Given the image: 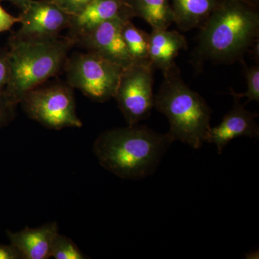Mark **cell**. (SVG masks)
<instances>
[{
  "instance_id": "6da1fadb",
  "label": "cell",
  "mask_w": 259,
  "mask_h": 259,
  "mask_svg": "<svg viewBox=\"0 0 259 259\" xmlns=\"http://www.w3.org/2000/svg\"><path fill=\"white\" fill-rule=\"evenodd\" d=\"M171 143L167 134L136 124L102 133L94 143L93 153L107 171L137 180L152 175Z\"/></svg>"
},
{
  "instance_id": "7a4b0ae2",
  "label": "cell",
  "mask_w": 259,
  "mask_h": 259,
  "mask_svg": "<svg viewBox=\"0 0 259 259\" xmlns=\"http://www.w3.org/2000/svg\"><path fill=\"white\" fill-rule=\"evenodd\" d=\"M199 30L197 62L231 64L241 60L258 41V7L246 0H221Z\"/></svg>"
},
{
  "instance_id": "3957f363",
  "label": "cell",
  "mask_w": 259,
  "mask_h": 259,
  "mask_svg": "<svg viewBox=\"0 0 259 259\" xmlns=\"http://www.w3.org/2000/svg\"><path fill=\"white\" fill-rule=\"evenodd\" d=\"M9 82L3 97L13 106L34 89L64 69L74 44L67 37L40 40H9Z\"/></svg>"
},
{
  "instance_id": "277c9868",
  "label": "cell",
  "mask_w": 259,
  "mask_h": 259,
  "mask_svg": "<svg viewBox=\"0 0 259 259\" xmlns=\"http://www.w3.org/2000/svg\"><path fill=\"white\" fill-rule=\"evenodd\" d=\"M163 74L154 107L168 118L167 135L172 142L180 141L198 149L207 141L212 110L203 97L186 84L177 64Z\"/></svg>"
},
{
  "instance_id": "5b68a950",
  "label": "cell",
  "mask_w": 259,
  "mask_h": 259,
  "mask_svg": "<svg viewBox=\"0 0 259 259\" xmlns=\"http://www.w3.org/2000/svg\"><path fill=\"white\" fill-rule=\"evenodd\" d=\"M122 69L120 65L93 51L68 58L64 66L68 84L97 102L114 98Z\"/></svg>"
},
{
  "instance_id": "8992f818",
  "label": "cell",
  "mask_w": 259,
  "mask_h": 259,
  "mask_svg": "<svg viewBox=\"0 0 259 259\" xmlns=\"http://www.w3.org/2000/svg\"><path fill=\"white\" fill-rule=\"evenodd\" d=\"M20 103L30 118L47 128L82 127L76 114L73 88L69 84H42L27 94Z\"/></svg>"
},
{
  "instance_id": "52a82bcc",
  "label": "cell",
  "mask_w": 259,
  "mask_h": 259,
  "mask_svg": "<svg viewBox=\"0 0 259 259\" xmlns=\"http://www.w3.org/2000/svg\"><path fill=\"white\" fill-rule=\"evenodd\" d=\"M153 71L150 63H133L122 69L115 97L128 125L146 120L154 107Z\"/></svg>"
},
{
  "instance_id": "ba28073f",
  "label": "cell",
  "mask_w": 259,
  "mask_h": 259,
  "mask_svg": "<svg viewBox=\"0 0 259 259\" xmlns=\"http://www.w3.org/2000/svg\"><path fill=\"white\" fill-rule=\"evenodd\" d=\"M18 18L21 26L10 39L40 40L58 37L61 30L69 28L71 15L55 0H30Z\"/></svg>"
},
{
  "instance_id": "9c48e42d",
  "label": "cell",
  "mask_w": 259,
  "mask_h": 259,
  "mask_svg": "<svg viewBox=\"0 0 259 259\" xmlns=\"http://www.w3.org/2000/svg\"><path fill=\"white\" fill-rule=\"evenodd\" d=\"M127 20L131 18L120 16L107 20L88 32L76 44L100 54L124 69L134 63L122 37V26Z\"/></svg>"
},
{
  "instance_id": "30bf717a",
  "label": "cell",
  "mask_w": 259,
  "mask_h": 259,
  "mask_svg": "<svg viewBox=\"0 0 259 259\" xmlns=\"http://www.w3.org/2000/svg\"><path fill=\"white\" fill-rule=\"evenodd\" d=\"M233 97L234 105L231 111L224 116L220 125L210 127L207 134L206 142L215 145L219 154L222 153L227 144L236 138L258 139L259 128L255 120L258 114L245 110L240 98Z\"/></svg>"
},
{
  "instance_id": "8fae6325",
  "label": "cell",
  "mask_w": 259,
  "mask_h": 259,
  "mask_svg": "<svg viewBox=\"0 0 259 259\" xmlns=\"http://www.w3.org/2000/svg\"><path fill=\"white\" fill-rule=\"evenodd\" d=\"M120 16L134 18L126 0H95L78 14L71 16L67 37L75 45L98 25Z\"/></svg>"
},
{
  "instance_id": "7c38bea8",
  "label": "cell",
  "mask_w": 259,
  "mask_h": 259,
  "mask_svg": "<svg viewBox=\"0 0 259 259\" xmlns=\"http://www.w3.org/2000/svg\"><path fill=\"white\" fill-rule=\"evenodd\" d=\"M59 233L57 223H46L38 228L28 227L21 231H7L10 243L23 255V259L51 258V248Z\"/></svg>"
},
{
  "instance_id": "4fadbf2b",
  "label": "cell",
  "mask_w": 259,
  "mask_h": 259,
  "mask_svg": "<svg viewBox=\"0 0 259 259\" xmlns=\"http://www.w3.org/2000/svg\"><path fill=\"white\" fill-rule=\"evenodd\" d=\"M188 47L185 37L176 30L152 29L149 34V61L153 69H161L163 74L176 65L175 59L181 51Z\"/></svg>"
},
{
  "instance_id": "5bb4252c",
  "label": "cell",
  "mask_w": 259,
  "mask_h": 259,
  "mask_svg": "<svg viewBox=\"0 0 259 259\" xmlns=\"http://www.w3.org/2000/svg\"><path fill=\"white\" fill-rule=\"evenodd\" d=\"M221 0H170L174 23L183 31L200 29L205 24Z\"/></svg>"
},
{
  "instance_id": "9a60e30c",
  "label": "cell",
  "mask_w": 259,
  "mask_h": 259,
  "mask_svg": "<svg viewBox=\"0 0 259 259\" xmlns=\"http://www.w3.org/2000/svg\"><path fill=\"white\" fill-rule=\"evenodd\" d=\"M133 18L144 19L152 29H166L174 23L170 0H126Z\"/></svg>"
},
{
  "instance_id": "2e32d148",
  "label": "cell",
  "mask_w": 259,
  "mask_h": 259,
  "mask_svg": "<svg viewBox=\"0 0 259 259\" xmlns=\"http://www.w3.org/2000/svg\"><path fill=\"white\" fill-rule=\"evenodd\" d=\"M122 33L125 47L133 61L134 63H150L148 56L149 34L135 26L131 20H126L123 24Z\"/></svg>"
},
{
  "instance_id": "e0dca14e",
  "label": "cell",
  "mask_w": 259,
  "mask_h": 259,
  "mask_svg": "<svg viewBox=\"0 0 259 259\" xmlns=\"http://www.w3.org/2000/svg\"><path fill=\"white\" fill-rule=\"evenodd\" d=\"M51 257L55 259L88 258L71 238L58 233L51 248Z\"/></svg>"
},
{
  "instance_id": "ac0fdd59",
  "label": "cell",
  "mask_w": 259,
  "mask_h": 259,
  "mask_svg": "<svg viewBox=\"0 0 259 259\" xmlns=\"http://www.w3.org/2000/svg\"><path fill=\"white\" fill-rule=\"evenodd\" d=\"M245 67V66H244ZM244 75L247 81V91L245 93H236L234 90H231V95L236 96L238 98L247 97L248 101L246 103L251 101L259 102V66H245L244 68Z\"/></svg>"
},
{
  "instance_id": "d6986e66",
  "label": "cell",
  "mask_w": 259,
  "mask_h": 259,
  "mask_svg": "<svg viewBox=\"0 0 259 259\" xmlns=\"http://www.w3.org/2000/svg\"><path fill=\"white\" fill-rule=\"evenodd\" d=\"M10 79L8 50L0 47V96L3 95Z\"/></svg>"
},
{
  "instance_id": "ffe728a7",
  "label": "cell",
  "mask_w": 259,
  "mask_h": 259,
  "mask_svg": "<svg viewBox=\"0 0 259 259\" xmlns=\"http://www.w3.org/2000/svg\"><path fill=\"white\" fill-rule=\"evenodd\" d=\"M95 0H55L60 8L71 16L78 14Z\"/></svg>"
},
{
  "instance_id": "44dd1931",
  "label": "cell",
  "mask_w": 259,
  "mask_h": 259,
  "mask_svg": "<svg viewBox=\"0 0 259 259\" xmlns=\"http://www.w3.org/2000/svg\"><path fill=\"white\" fill-rule=\"evenodd\" d=\"M15 108L5 100L3 95L0 96V128L8 125L14 119Z\"/></svg>"
},
{
  "instance_id": "7402d4cb",
  "label": "cell",
  "mask_w": 259,
  "mask_h": 259,
  "mask_svg": "<svg viewBox=\"0 0 259 259\" xmlns=\"http://www.w3.org/2000/svg\"><path fill=\"white\" fill-rule=\"evenodd\" d=\"M17 23H20L18 17L10 15L0 5V33L10 30Z\"/></svg>"
},
{
  "instance_id": "603a6c76",
  "label": "cell",
  "mask_w": 259,
  "mask_h": 259,
  "mask_svg": "<svg viewBox=\"0 0 259 259\" xmlns=\"http://www.w3.org/2000/svg\"><path fill=\"white\" fill-rule=\"evenodd\" d=\"M0 259H23V257L14 245L10 243L0 244Z\"/></svg>"
},
{
  "instance_id": "cb8c5ba5",
  "label": "cell",
  "mask_w": 259,
  "mask_h": 259,
  "mask_svg": "<svg viewBox=\"0 0 259 259\" xmlns=\"http://www.w3.org/2000/svg\"><path fill=\"white\" fill-rule=\"evenodd\" d=\"M2 1L9 2L12 4L15 5L20 10H23L28 4L30 0H0V2Z\"/></svg>"
},
{
  "instance_id": "d4e9b609",
  "label": "cell",
  "mask_w": 259,
  "mask_h": 259,
  "mask_svg": "<svg viewBox=\"0 0 259 259\" xmlns=\"http://www.w3.org/2000/svg\"><path fill=\"white\" fill-rule=\"evenodd\" d=\"M246 1L250 3V4L254 5V6L258 7L259 0H246Z\"/></svg>"
}]
</instances>
